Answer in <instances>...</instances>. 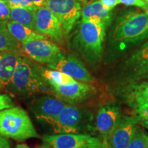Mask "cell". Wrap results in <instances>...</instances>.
I'll use <instances>...</instances> for the list:
<instances>
[{
	"instance_id": "obj_1",
	"label": "cell",
	"mask_w": 148,
	"mask_h": 148,
	"mask_svg": "<svg viewBox=\"0 0 148 148\" xmlns=\"http://www.w3.org/2000/svg\"><path fill=\"white\" fill-rule=\"evenodd\" d=\"M49 85L42 78L37 64L26 57L20 58L7 90L21 96H29L34 93H47L51 91Z\"/></svg>"
},
{
	"instance_id": "obj_2",
	"label": "cell",
	"mask_w": 148,
	"mask_h": 148,
	"mask_svg": "<svg viewBox=\"0 0 148 148\" xmlns=\"http://www.w3.org/2000/svg\"><path fill=\"white\" fill-rule=\"evenodd\" d=\"M106 27L102 23L88 20L82 19L79 23L73 45L88 62L93 63L100 59Z\"/></svg>"
},
{
	"instance_id": "obj_3",
	"label": "cell",
	"mask_w": 148,
	"mask_h": 148,
	"mask_svg": "<svg viewBox=\"0 0 148 148\" xmlns=\"http://www.w3.org/2000/svg\"><path fill=\"white\" fill-rule=\"evenodd\" d=\"M0 135L17 141L40 137L27 112L20 107L0 110Z\"/></svg>"
},
{
	"instance_id": "obj_4",
	"label": "cell",
	"mask_w": 148,
	"mask_h": 148,
	"mask_svg": "<svg viewBox=\"0 0 148 148\" xmlns=\"http://www.w3.org/2000/svg\"><path fill=\"white\" fill-rule=\"evenodd\" d=\"M148 38V12H130L123 16L113 32L115 41L137 42Z\"/></svg>"
},
{
	"instance_id": "obj_5",
	"label": "cell",
	"mask_w": 148,
	"mask_h": 148,
	"mask_svg": "<svg viewBox=\"0 0 148 148\" xmlns=\"http://www.w3.org/2000/svg\"><path fill=\"white\" fill-rule=\"evenodd\" d=\"M44 6L58 18L64 34L71 32L81 15L82 8L78 0H46Z\"/></svg>"
},
{
	"instance_id": "obj_6",
	"label": "cell",
	"mask_w": 148,
	"mask_h": 148,
	"mask_svg": "<svg viewBox=\"0 0 148 148\" xmlns=\"http://www.w3.org/2000/svg\"><path fill=\"white\" fill-rule=\"evenodd\" d=\"M42 140L44 145L49 148H106L97 138L86 134L44 135Z\"/></svg>"
},
{
	"instance_id": "obj_7",
	"label": "cell",
	"mask_w": 148,
	"mask_h": 148,
	"mask_svg": "<svg viewBox=\"0 0 148 148\" xmlns=\"http://www.w3.org/2000/svg\"><path fill=\"white\" fill-rule=\"evenodd\" d=\"M23 52L40 64L55 63L63 56L59 47L47 39H32L22 42Z\"/></svg>"
},
{
	"instance_id": "obj_8",
	"label": "cell",
	"mask_w": 148,
	"mask_h": 148,
	"mask_svg": "<svg viewBox=\"0 0 148 148\" xmlns=\"http://www.w3.org/2000/svg\"><path fill=\"white\" fill-rule=\"evenodd\" d=\"M66 106L67 105L60 99L42 95L31 103L29 110L37 119L51 125Z\"/></svg>"
},
{
	"instance_id": "obj_9",
	"label": "cell",
	"mask_w": 148,
	"mask_h": 148,
	"mask_svg": "<svg viewBox=\"0 0 148 148\" xmlns=\"http://www.w3.org/2000/svg\"><path fill=\"white\" fill-rule=\"evenodd\" d=\"M34 30L39 34L49 36L58 43L63 40V32L58 18L47 7L36 10Z\"/></svg>"
},
{
	"instance_id": "obj_10",
	"label": "cell",
	"mask_w": 148,
	"mask_h": 148,
	"mask_svg": "<svg viewBox=\"0 0 148 148\" xmlns=\"http://www.w3.org/2000/svg\"><path fill=\"white\" fill-rule=\"evenodd\" d=\"M47 67L60 71L67 74L73 79L81 82H92L93 77L91 76L83 63L76 57L62 56L55 63L48 64Z\"/></svg>"
},
{
	"instance_id": "obj_11",
	"label": "cell",
	"mask_w": 148,
	"mask_h": 148,
	"mask_svg": "<svg viewBox=\"0 0 148 148\" xmlns=\"http://www.w3.org/2000/svg\"><path fill=\"white\" fill-rule=\"evenodd\" d=\"M82 116V112L76 107L66 106L50 125L56 133L75 134L78 131Z\"/></svg>"
},
{
	"instance_id": "obj_12",
	"label": "cell",
	"mask_w": 148,
	"mask_h": 148,
	"mask_svg": "<svg viewBox=\"0 0 148 148\" xmlns=\"http://www.w3.org/2000/svg\"><path fill=\"white\" fill-rule=\"evenodd\" d=\"M139 120L137 116H125L120 119L109 136L111 148H127Z\"/></svg>"
},
{
	"instance_id": "obj_13",
	"label": "cell",
	"mask_w": 148,
	"mask_h": 148,
	"mask_svg": "<svg viewBox=\"0 0 148 148\" xmlns=\"http://www.w3.org/2000/svg\"><path fill=\"white\" fill-rule=\"evenodd\" d=\"M51 88L59 97L71 103L82 101L87 97L93 89L90 85L76 80L67 84L54 85Z\"/></svg>"
},
{
	"instance_id": "obj_14",
	"label": "cell",
	"mask_w": 148,
	"mask_h": 148,
	"mask_svg": "<svg viewBox=\"0 0 148 148\" xmlns=\"http://www.w3.org/2000/svg\"><path fill=\"white\" fill-rule=\"evenodd\" d=\"M120 112L115 106H106L99 109L96 116V127L105 138H109L120 121Z\"/></svg>"
},
{
	"instance_id": "obj_15",
	"label": "cell",
	"mask_w": 148,
	"mask_h": 148,
	"mask_svg": "<svg viewBox=\"0 0 148 148\" xmlns=\"http://www.w3.org/2000/svg\"><path fill=\"white\" fill-rule=\"evenodd\" d=\"M82 19L102 23L107 27L112 19L111 10L103 5L100 1H92L84 3L81 9Z\"/></svg>"
},
{
	"instance_id": "obj_16",
	"label": "cell",
	"mask_w": 148,
	"mask_h": 148,
	"mask_svg": "<svg viewBox=\"0 0 148 148\" xmlns=\"http://www.w3.org/2000/svg\"><path fill=\"white\" fill-rule=\"evenodd\" d=\"M21 54L12 51H0V82L6 87L11 79Z\"/></svg>"
},
{
	"instance_id": "obj_17",
	"label": "cell",
	"mask_w": 148,
	"mask_h": 148,
	"mask_svg": "<svg viewBox=\"0 0 148 148\" xmlns=\"http://www.w3.org/2000/svg\"><path fill=\"white\" fill-rule=\"evenodd\" d=\"M125 97L127 103L135 110L148 106V81L130 85Z\"/></svg>"
},
{
	"instance_id": "obj_18",
	"label": "cell",
	"mask_w": 148,
	"mask_h": 148,
	"mask_svg": "<svg viewBox=\"0 0 148 148\" xmlns=\"http://www.w3.org/2000/svg\"><path fill=\"white\" fill-rule=\"evenodd\" d=\"M6 28L14 39L20 42H23L32 39H47V36L37 33L32 29L29 28L14 21H5Z\"/></svg>"
},
{
	"instance_id": "obj_19",
	"label": "cell",
	"mask_w": 148,
	"mask_h": 148,
	"mask_svg": "<svg viewBox=\"0 0 148 148\" xmlns=\"http://www.w3.org/2000/svg\"><path fill=\"white\" fill-rule=\"evenodd\" d=\"M134 79L148 78V52L140 51L129 61Z\"/></svg>"
},
{
	"instance_id": "obj_20",
	"label": "cell",
	"mask_w": 148,
	"mask_h": 148,
	"mask_svg": "<svg viewBox=\"0 0 148 148\" xmlns=\"http://www.w3.org/2000/svg\"><path fill=\"white\" fill-rule=\"evenodd\" d=\"M37 67L40 76L50 86L67 84L75 81L73 77L58 70L46 69L39 65H37Z\"/></svg>"
},
{
	"instance_id": "obj_21",
	"label": "cell",
	"mask_w": 148,
	"mask_h": 148,
	"mask_svg": "<svg viewBox=\"0 0 148 148\" xmlns=\"http://www.w3.org/2000/svg\"><path fill=\"white\" fill-rule=\"evenodd\" d=\"M23 52L21 42L11 36L6 28L5 21L0 23V51H12L21 54Z\"/></svg>"
},
{
	"instance_id": "obj_22",
	"label": "cell",
	"mask_w": 148,
	"mask_h": 148,
	"mask_svg": "<svg viewBox=\"0 0 148 148\" xmlns=\"http://www.w3.org/2000/svg\"><path fill=\"white\" fill-rule=\"evenodd\" d=\"M36 10L25 8H10V18L34 29Z\"/></svg>"
},
{
	"instance_id": "obj_23",
	"label": "cell",
	"mask_w": 148,
	"mask_h": 148,
	"mask_svg": "<svg viewBox=\"0 0 148 148\" xmlns=\"http://www.w3.org/2000/svg\"><path fill=\"white\" fill-rule=\"evenodd\" d=\"M144 134L143 130L136 127L127 148H147Z\"/></svg>"
},
{
	"instance_id": "obj_24",
	"label": "cell",
	"mask_w": 148,
	"mask_h": 148,
	"mask_svg": "<svg viewBox=\"0 0 148 148\" xmlns=\"http://www.w3.org/2000/svg\"><path fill=\"white\" fill-rule=\"evenodd\" d=\"M10 8H25L36 10L33 0H5Z\"/></svg>"
},
{
	"instance_id": "obj_25",
	"label": "cell",
	"mask_w": 148,
	"mask_h": 148,
	"mask_svg": "<svg viewBox=\"0 0 148 148\" xmlns=\"http://www.w3.org/2000/svg\"><path fill=\"white\" fill-rule=\"evenodd\" d=\"M10 7L5 0H0V20L6 21L10 18Z\"/></svg>"
},
{
	"instance_id": "obj_26",
	"label": "cell",
	"mask_w": 148,
	"mask_h": 148,
	"mask_svg": "<svg viewBox=\"0 0 148 148\" xmlns=\"http://www.w3.org/2000/svg\"><path fill=\"white\" fill-rule=\"evenodd\" d=\"M119 3L125 5H134L144 10H148V4L144 0H118Z\"/></svg>"
},
{
	"instance_id": "obj_27",
	"label": "cell",
	"mask_w": 148,
	"mask_h": 148,
	"mask_svg": "<svg viewBox=\"0 0 148 148\" xmlns=\"http://www.w3.org/2000/svg\"><path fill=\"white\" fill-rule=\"evenodd\" d=\"M13 106L14 102L10 96L6 94H0V110Z\"/></svg>"
},
{
	"instance_id": "obj_28",
	"label": "cell",
	"mask_w": 148,
	"mask_h": 148,
	"mask_svg": "<svg viewBox=\"0 0 148 148\" xmlns=\"http://www.w3.org/2000/svg\"><path fill=\"white\" fill-rule=\"evenodd\" d=\"M137 114V118L139 121H146L148 120V106H146L143 108H140L138 110H135Z\"/></svg>"
},
{
	"instance_id": "obj_29",
	"label": "cell",
	"mask_w": 148,
	"mask_h": 148,
	"mask_svg": "<svg viewBox=\"0 0 148 148\" xmlns=\"http://www.w3.org/2000/svg\"><path fill=\"white\" fill-rule=\"evenodd\" d=\"M99 1H101V3L106 8L110 10L114 8L116 5L119 4V1L118 0H99Z\"/></svg>"
},
{
	"instance_id": "obj_30",
	"label": "cell",
	"mask_w": 148,
	"mask_h": 148,
	"mask_svg": "<svg viewBox=\"0 0 148 148\" xmlns=\"http://www.w3.org/2000/svg\"><path fill=\"white\" fill-rule=\"evenodd\" d=\"M0 148H11L9 140L2 135H0Z\"/></svg>"
},
{
	"instance_id": "obj_31",
	"label": "cell",
	"mask_w": 148,
	"mask_h": 148,
	"mask_svg": "<svg viewBox=\"0 0 148 148\" xmlns=\"http://www.w3.org/2000/svg\"><path fill=\"white\" fill-rule=\"evenodd\" d=\"M35 6L38 9L40 7H42L44 5V3L46 1V0H33Z\"/></svg>"
},
{
	"instance_id": "obj_32",
	"label": "cell",
	"mask_w": 148,
	"mask_h": 148,
	"mask_svg": "<svg viewBox=\"0 0 148 148\" xmlns=\"http://www.w3.org/2000/svg\"><path fill=\"white\" fill-rule=\"evenodd\" d=\"M15 148H31V147H29L28 145H26V144H18V145L16 146ZM36 148H49V147H47V146L45 145H43L42 146V147H36Z\"/></svg>"
},
{
	"instance_id": "obj_33",
	"label": "cell",
	"mask_w": 148,
	"mask_h": 148,
	"mask_svg": "<svg viewBox=\"0 0 148 148\" xmlns=\"http://www.w3.org/2000/svg\"><path fill=\"white\" fill-rule=\"evenodd\" d=\"M144 138H145V143L146 145H147V148H148V135L145 134H144Z\"/></svg>"
},
{
	"instance_id": "obj_34",
	"label": "cell",
	"mask_w": 148,
	"mask_h": 148,
	"mask_svg": "<svg viewBox=\"0 0 148 148\" xmlns=\"http://www.w3.org/2000/svg\"><path fill=\"white\" fill-rule=\"evenodd\" d=\"M143 125L144 127H146L148 130V120H146V121H143Z\"/></svg>"
},
{
	"instance_id": "obj_35",
	"label": "cell",
	"mask_w": 148,
	"mask_h": 148,
	"mask_svg": "<svg viewBox=\"0 0 148 148\" xmlns=\"http://www.w3.org/2000/svg\"><path fill=\"white\" fill-rule=\"evenodd\" d=\"M80 3H88L89 2V1H93V0H78Z\"/></svg>"
},
{
	"instance_id": "obj_36",
	"label": "cell",
	"mask_w": 148,
	"mask_h": 148,
	"mask_svg": "<svg viewBox=\"0 0 148 148\" xmlns=\"http://www.w3.org/2000/svg\"><path fill=\"white\" fill-rule=\"evenodd\" d=\"M1 87H2V85H1V82H0V88H1Z\"/></svg>"
},
{
	"instance_id": "obj_37",
	"label": "cell",
	"mask_w": 148,
	"mask_h": 148,
	"mask_svg": "<svg viewBox=\"0 0 148 148\" xmlns=\"http://www.w3.org/2000/svg\"><path fill=\"white\" fill-rule=\"evenodd\" d=\"M144 1H146V2H147V3H148V0H144Z\"/></svg>"
},
{
	"instance_id": "obj_38",
	"label": "cell",
	"mask_w": 148,
	"mask_h": 148,
	"mask_svg": "<svg viewBox=\"0 0 148 148\" xmlns=\"http://www.w3.org/2000/svg\"><path fill=\"white\" fill-rule=\"evenodd\" d=\"M147 12H148V10H147Z\"/></svg>"
}]
</instances>
